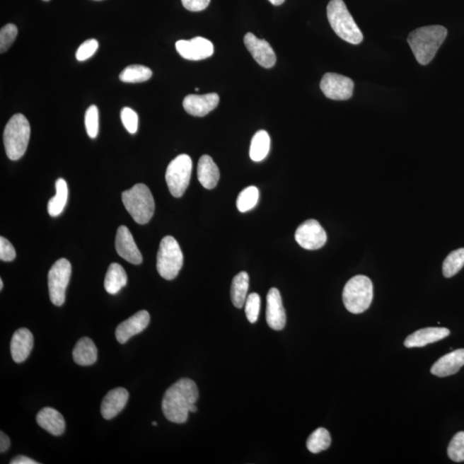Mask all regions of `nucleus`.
<instances>
[{
	"label": "nucleus",
	"mask_w": 464,
	"mask_h": 464,
	"mask_svg": "<svg viewBox=\"0 0 464 464\" xmlns=\"http://www.w3.org/2000/svg\"><path fill=\"white\" fill-rule=\"evenodd\" d=\"M199 390L197 385L190 378H182L166 392L162 401V410L168 421L183 424L190 413H195Z\"/></svg>",
	"instance_id": "obj_1"
},
{
	"label": "nucleus",
	"mask_w": 464,
	"mask_h": 464,
	"mask_svg": "<svg viewBox=\"0 0 464 464\" xmlns=\"http://www.w3.org/2000/svg\"><path fill=\"white\" fill-rule=\"evenodd\" d=\"M445 27L431 25L419 28L412 31L407 37L416 61L421 65L429 64L447 37Z\"/></svg>",
	"instance_id": "obj_2"
},
{
	"label": "nucleus",
	"mask_w": 464,
	"mask_h": 464,
	"mask_svg": "<svg viewBox=\"0 0 464 464\" xmlns=\"http://www.w3.org/2000/svg\"><path fill=\"white\" fill-rule=\"evenodd\" d=\"M327 16L332 29L340 38L354 45L362 42V32L343 0H331L327 7Z\"/></svg>",
	"instance_id": "obj_3"
},
{
	"label": "nucleus",
	"mask_w": 464,
	"mask_h": 464,
	"mask_svg": "<svg viewBox=\"0 0 464 464\" xmlns=\"http://www.w3.org/2000/svg\"><path fill=\"white\" fill-rule=\"evenodd\" d=\"M30 138V125L25 115L16 114L10 119L4 131V145L7 157L18 160L26 153Z\"/></svg>",
	"instance_id": "obj_4"
},
{
	"label": "nucleus",
	"mask_w": 464,
	"mask_h": 464,
	"mask_svg": "<svg viewBox=\"0 0 464 464\" xmlns=\"http://www.w3.org/2000/svg\"><path fill=\"white\" fill-rule=\"evenodd\" d=\"M124 207L136 223L146 225L155 211V202L149 187L145 184H136L132 189L124 191L122 195Z\"/></svg>",
	"instance_id": "obj_5"
},
{
	"label": "nucleus",
	"mask_w": 464,
	"mask_h": 464,
	"mask_svg": "<svg viewBox=\"0 0 464 464\" xmlns=\"http://www.w3.org/2000/svg\"><path fill=\"white\" fill-rule=\"evenodd\" d=\"M373 298V285L365 275L354 276L344 287L342 299L346 309L361 314L370 307Z\"/></svg>",
	"instance_id": "obj_6"
},
{
	"label": "nucleus",
	"mask_w": 464,
	"mask_h": 464,
	"mask_svg": "<svg viewBox=\"0 0 464 464\" xmlns=\"http://www.w3.org/2000/svg\"><path fill=\"white\" fill-rule=\"evenodd\" d=\"M183 265V254L179 243L171 236L162 239L157 255V269L160 276L172 281Z\"/></svg>",
	"instance_id": "obj_7"
},
{
	"label": "nucleus",
	"mask_w": 464,
	"mask_h": 464,
	"mask_svg": "<svg viewBox=\"0 0 464 464\" xmlns=\"http://www.w3.org/2000/svg\"><path fill=\"white\" fill-rule=\"evenodd\" d=\"M192 167V159L187 154L178 156L168 166L166 179L170 194L174 197H182L185 193L190 182Z\"/></svg>",
	"instance_id": "obj_8"
},
{
	"label": "nucleus",
	"mask_w": 464,
	"mask_h": 464,
	"mask_svg": "<svg viewBox=\"0 0 464 464\" xmlns=\"http://www.w3.org/2000/svg\"><path fill=\"white\" fill-rule=\"evenodd\" d=\"M71 274V266L68 260L62 258L55 262L49 273V290L51 302L62 306L66 300V291Z\"/></svg>",
	"instance_id": "obj_9"
},
{
	"label": "nucleus",
	"mask_w": 464,
	"mask_h": 464,
	"mask_svg": "<svg viewBox=\"0 0 464 464\" xmlns=\"http://www.w3.org/2000/svg\"><path fill=\"white\" fill-rule=\"evenodd\" d=\"M320 88L326 98L345 101L353 95L354 83L346 76L327 73L323 76Z\"/></svg>",
	"instance_id": "obj_10"
},
{
	"label": "nucleus",
	"mask_w": 464,
	"mask_h": 464,
	"mask_svg": "<svg viewBox=\"0 0 464 464\" xmlns=\"http://www.w3.org/2000/svg\"><path fill=\"white\" fill-rule=\"evenodd\" d=\"M295 239L303 249L315 250L325 245L327 234L317 220L309 219L298 227Z\"/></svg>",
	"instance_id": "obj_11"
},
{
	"label": "nucleus",
	"mask_w": 464,
	"mask_h": 464,
	"mask_svg": "<svg viewBox=\"0 0 464 464\" xmlns=\"http://www.w3.org/2000/svg\"><path fill=\"white\" fill-rule=\"evenodd\" d=\"M175 49L182 58L189 61H202L211 57L214 52L213 43L201 37H195L190 41L181 40L175 43Z\"/></svg>",
	"instance_id": "obj_12"
},
{
	"label": "nucleus",
	"mask_w": 464,
	"mask_h": 464,
	"mask_svg": "<svg viewBox=\"0 0 464 464\" xmlns=\"http://www.w3.org/2000/svg\"><path fill=\"white\" fill-rule=\"evenodd\" d=\"M115 250L120 257L126 261L139 265L142 263L143 257L138 249L129 228L121 226L118 228L115 238Z\"/></svg>",
	"instance_id": "obj_13"
},
{
	"label": "nucleus",
	"mask_w": 464,
	"mask_h": 464,
	"mask_svg": "<svg viewBox=\"0 0 464 464\" xmlns=\"http://www.w3.org/2000/svg\"><path fill=\"white\" fill-rule=\"evenodd\" d=\"M245 42L247 50L255 61L257 62L260 66L265 68H271L275 65L276 55L270 44L263 39H259L254 34L247 33L245 35Z\"/></svg>",
	"instance_id": "obj_14"
},
{
	"label": "nucleus",
	"mask_w": 464,
	"mask_h": 464,
	"mask_svg": "<svg viewBox=\"0 0 464 464\" xmlns=\"http://www.w3.org/2000/svg\"><path fill=\"white\" fill-rule=\"evenodd\" d=\"M266 319L269 326L274 330H282L286 326V311L281 293L276 288H271L267 296Z\"/></svg>",
	"instance_id": "obj_15"
},
{
	"label": "nucleus",
	"mask_w": 464,
	"mask_h": 464,
	"mask_svg": "<svg viewBox=\"0 0 464 464\" xmlns=\"http://www.w3.org/2000/svg\"><path fill=\"white\" fill-rule=\"evenodd\" d=\"M150 323V314L141 311L126 321L122 322L115 330V337L121 344H125L133 336L141 333Z\"/></svg>",
	"instance_id": "obj_16"
},
{
	"label": "nucleus",
	"mask_w": 464,
	"mask_h": 464,
	"mask_svg": "<svg viewBox=\"0 0 464 464\" xmlns=\"http://www.w3.org/2000/svg\"><path fill=\"white\" fill-rule=\"evenodd\" d=\"M219 103L217 93L206 95H189L183 100V108L187 113L197 117H203L216 109Z\"/></svg>",
	"instance_id": "obj_17"
},
{
	"label": "nucleus",
	"mask_w": 464,
	"mask_h": 464,
	"mask_svg": "<svg viewBox=\"0 0 464 464\" xmlns=\"http://www.w3.org/2000/svg\"><path fill=\"white\" fill-rule=\"evenodd\" d=\"M34 345V337L29 330L19 329L11 341V357L16 363H23L29 357Z\"/></svg>",
	"instance_id": "obj_18"
},
{
	"label": "nucleus",
	"mask_w": 464,
	"mask_h": 464,
	"mask_svg": "<svg viewBox=\"0 0 464 464\" xmlns=\"http://www.w3.org/2000/svg\"><path fill=\"white\" fill-rule=\"evenodd\" d=\"M129 398V392L124 388H116V389L110 390L102 402L103 417L105 419L115 418L126 407Z\"/></svg>",
	"instance_id": "obj_19"
},
{
	"label": "nucleus",
	"mask_w": 464,
	"mask_h": 464,
	"mask_svg": "<svg viewBox=\"0 0 464 464\" xmlns=\"http://www.w3.org/2000/svg\"><path fill=\"white\" fill-rule=\"evenodd\" d=\"M464 366V349H458L440 358L431 368V373L445 378L458 373Z\"/></svg>",
	"instance_id": "obj_20"
},
{
	"label": "nucleus",
	"mask_w": 464,
	"mask_h": 464,
	"mask_svg": "<svg viewBox=\"0 0 464 464\" xmlns=\"http://www.w3.org/2000/svg\"><path fill=\"white\" fill-rule=\"evenodd\" d=\"M449 335L450 330L446 327H426L407 336L404 345L409 348L422 347L445 339Z\"/></svg>",
	"instance_id": "obj_21"
},
{
	"label": "nucleus",
	"mask_w": 464,
	"mask_h": 464,
	"mask_svg": "<svg viewBox=\"0 0 464 464\" xmlns=\"http://www.w3.org/2000/svg\"><path fill=\"white\" fill-rule=\"evenodd\" d=\"M37 422L42 429L52 435L59 436L66 430V422L59 411L53 407H44L37 415Z\"/></svg>",
	"instance_id": "obj_22"
},
{
	"label": "nucleus",
	"mask_w": 464,
	"mask_h": 464,
	"mask_svg": "<svg viewBox=\"0 0 464 464\" xmlns=\"http://www.w3.org/2000/svg\"><path fill=\"white\" fill-rule=\"evenodd\" d=\"M197 175L199 182L207 190H213L219 182V170L214 159L208 155H203L199 160Z\"/></svg>",
	"instance_id": "obj_23"
},
{
	"label": "nucleus",
	"mask_w": 464,
	"mask_h": 464,
	"mask_svg": "<svg viewBox=\"0 0 464 464\" xmlns=\"http://www.w3.org/2000/svg\"><path fill=\"white\" fill-rule=\"evenodd\" d=\"M73 358L79 366H91L98 361V348L89 337H83L76 344Z\"/></svg>",
	"instance_id": "obj_24"
},
{
	"label": "nucleus",
	"mask_w": 464,
	"mask_h": 464,
	"mask_svg": "<svg viewBox=\"0 0 464 464\" xmlns=\"http://www.w3.org/2000/svg\"><path fill=\"white\" fill-rule=\"evenodd\" d=\"M127 284L126 271L118 263H112L107 271L104 287L108 294H117Z\"/></svg>",
	"instance_id": "obj_25"
},
{
	"label": "nucleus",
	"mask_w": 464,
	"mask_h": 464,
	"mask_svg": "<svg viewBox=\"0 0 464 464\" xmlns=\"http://www.w3.org/2000/svg\"><path fill=\"white\" fill-rule=\"evenodd\" d=\"M250 277L246 272H241L236 275L231 283V298L235 307L241 309L245 305L248 290H249Z\"/></svg>",
	"instance_id": "obj_26"
},
{
	"label": "nucleus",
	"mask_w": 464,
	"mask_h": 464,
	"mask_svg": "<svg viewBox=\"0 0 464 464\" xmlns=\"http://www.w3.org/2000/svg\"><path fill=\"white\" fill-rule=\"evenodd\" d=\"M270 137L266 131H258L252 139L250 149V158L254 162H261L267 158L270 150Z\"/></svg>",
	"instance_id": "obj_27"
},
{
	"label": "nucleus",
	"mask_w": 464,
	"mask_h": 464,
	"mask_svg": "<svg viewBox=\"0 0 464 464\" xmlns=\"http://www.w3.org/2000/svg\"><path fill=\"white\" fill-rule=\"evenodd\" d=\"M56 195L47 204V211L51 217L61 215L67 202L68 189L65 180L59 178L55 184Z\"/></svg>",
	"instance_id": "obj_28"
},
{
	"label": "nucleus",
	"mask_w": 464,
	"mask_h": 464,
	"mask_svg": "<svg viewBox=\"0 0 464 464\" xmlns=\"http://www.w3.org/2000/svg\"><path fill=\"white\" fill-rule=\"evenodd\" d=\"M330 445L331 437L329 431L323 427L314 431L306 442L307 449L314 454L329 449Z\"/></svg>",
	"instance_id": "obj_29"
},
{
	"label": "nucleus",
	"mask_w": 464,
	"mask_h": 464,
	"mask_svg": "<svg viewBox=\"0 0 464 464\" xmlns=\"http://www.w3.org/2000/svg\"><path fill=\"white\" fill-rule=\"evenodd\" d=\"M153 76V71L145 66L131 65L124 69L119 78L124 83H142Z\"/></svg>",
	"instance_id": "obj_30"
},
{
	"label": "nucleus",
	"mask_w": 464,
	"mask_h": 464,
	"mask_svg": "<svg viewBox=\"0 0 464 464\" xmlns=\"http://www.w3.org/2000/svg\"><path fill=\"white\" fill-rule=\"evenodd\" d=\"M464 266V248L452 251L443 263V274L451 278L458 273Z\"/></svg>",
	"instance_id": "obj_31"
},
{
	"label": "nucleus",
	"mask_w": 464,
	"mask_h": 464,
	"mask_svg": "<svg viewBox=\"0 0 464 464\" xmlns=\"http://www.w3.org/2000/svg\"><path fill=\"white\" fill-rule=\"evenodd\" d=\"M259 190L257 187L250 186L239 194L237 199V207L241 213L253 209L259 201Z\"/></svg>",
	"instance_id": "obj_32"
},
{
	"label": "nucleus",
	"mask_w": 464,
	"mask_h": 464,
	"mask_svg": "<svg viewBox=\"0 0 464 464\" xmlns=\"http://www.w3.org/2000/svg\"><path fill=\"white\" fill-rule=\"evenodd\" d=\"M447 451L452 461L457 463L464 461V431H459L454 436Z\"/></svg>",
	"instance_id": "obj_33"
},
{
	"label": "nucleus",
	"mask_w": 464,
	"mask_h": 464,
	"mask_svg": "<svg viewBox=\"0 0 464 464\" xmlns=\"http://www.w3.org/2000/svg\"><path fill=\"white\" fill-rule=\"evenodd\" d=\"M85 123L89 137L97 138L99 131V112L97 106L91 105L88 108L86 112Z\"/></svg>",
	"instance_id": "obj_34"
},
{
	"label": "nucleus",
	"mask_w": 464,
	"mask_h": 464,
	"mask_svg": "<svg viewBox=\"0 0 464 464\" xmlns=\"http://www.w3.org/2000/svg\"><path fill=\"white\" fill-rule=\"evenodd\" d=\"M18 28L13 23H8L0 30V52L5 53L10 49L17 37Z\"/></svg>",
	"instance_id": "obj_35"
},
{
	"label": "nucleus",
	"mask_w": 464,
	"mask_h": 464,
	"mask_svg": "<svg viewBox=\"0 0 464 464\" xmlns=\"http://www.w3.org/2000/svg\"><path fill=\"white\" fill-rule=\"evenodd\" d=\"M260 309H261V298L259 294L253 293L248 296L245 302V314L250 323L257 322Z\"/></svg>",
	"instance_id": "obj_36"
},
{
	"label": "nucleus",
	"mask_w": 464,
	"mask_h": 464,
	"mask_svg": "<svg viewBox=\"0 0 464 464\" xmlns=\"http://www.w3.org/2000/svg\"><path fill=\"white\" fill-rule=\"evenodd\" d=\"M122 122L130 134H134L138 130L139 117L137 113L129 107L123 108L121 113Z\"/></svg>",
	"instance_id": "obj_37"
},
{
	"label": "nucleus",
	"mask_w": 464,
	"mask_h": 464,
	"mask_svg": "<svg viewBox=\"0 0 464 464\" xmlns=\"http://www.w3.org/2000/svg\"><path fill=\"white\" fill-rule=\"evenodd\" d=\"M98 42L95 39L87 40L83 42L76 52V58L79 62H85L93 56L98 49Z\"/></svg>",
	"instance_id": "obj_38"
},
{
	"label": "nucleus",
	"mask_w": 464,
	"mask_h": 464,
	"mask_svg": "<svg viewBox=\"0 0 464 464\" xmlns=\"http://www.w3.org/2000/svg\"><path fill=\"white\" fill-rule=\"evenodd\" d=\"M16 258V250L5 238H0V259L3 262H13Z\"/></svg>",
	"instance_id": "obj_39"
},
{
	"label": "nucleus",
	"mask_w": 464,
	"mask_h": 464,
	"mask_svg": "<svg viewBox=\"0 0 464 464\" xmlns=\"http://www.w3.org/2000/svg\"><path fill=\"white\" fill-rule=\"evenodd\" d=\"M211 0H182L184 7L190 11H202L207 9Z\"/></svg>",
	"instance_id": "obj_40"
},
{
	"label": "nucleus",
	"mask_w": 464,
	"mask_h": 464,
	"mask_svg": "<svg viewBox=\"0 0 464 464\" xmlns=\"http://www.w3.org/2000/svg\"><path fill=\"white\" fill-rule=\"evenodd\" d=\"M11 446L10 439L7 437L6 434H4L3 431L0 433V452L4 453L9 449Z\"/></svg>",
	"instance_id": "obj_41"
},
{
	"label": "nucleus",
	"mask_w": 464,
	"mask_h": 464,
	"mask_svg": "<svg viewBox=\"0 0 464 464\" xmlns=\"http://www.w3.org/2000/svg\"><path fill=\"white\" fill-rule=\"evenodd\" d=\"M11 464H37V461H35V460L31 459L30 458L25 457V456H18V457H16L11 461L10 462Z\"/></svg>",
	"instance_id": "obj_42"
},
{
	"label": "nucleus",
	"mask_w": 464,
	"mask_h": 464,
	"mask_svg": "<svg viewBox=\"0 0 464 464\" xmlns=\"http://www.w3.org/2000/svg\"><path fill=\"white\" fill-rule=\"evenodd\" d=\"M269 1L272 5L281 6L284 2H285V0H269Z\"/></svg>",
	"instance_id": "obj_43"
},
{
	"label": "nucleus",
	"mask_w": 464,
	"mask_h": 464,
	"mask_svg": "<svg viewBox=\"0 0 464 464\" xmlns=\"http://www.w3.org/2000/svg\"><path fill=\"white\" fill-rule=\"evenodd\" d=\"M4 287V283L2 279H0V290H2Z\"/></svg>",
	"instance_id": "obj_44"
},
{
	"label": "nucleus",
	"mask_w": 464,
	"mask_h": 464,
	"mask_svg": "<svg viewBox=\"0 0 464 464\" xmlns=\"http://www.w3.org/2000/svg\"><path fill=\"white\" fill-rule=\"evenodd\" d=\"M153 426H158V423H157V422H153Z\"/></svg>",
	"instance_id": "obj_45"
},
{
	"label": "nucleus",
	"mask_w": 464,
	"mask_h": 464,
	"mask_svg": "<svg viewBox=\"0 0 464 464\" xmlns=\"http://www.w3.org/2000/svg\"><path fill=\"white\" fill-rule=\"evenodd\" d=\"M199 88H195V91H199Z\"/></svg>",
	"instance_id": "obj_46"
},
{
	"label": "nucleus",
	"mask_w": 464,
	"mask_h": 464,
	"mask_svg": "<svg viewBox=\"0 0 464 464\" xmlns=\"http://www.w3.org/2000/svg\"><path fill=\"white\" fill-rule=\"evenodd\" d=\"M43 1L47 2V1H50V0H43Z\"/></svg>",
	"instance_id": "obj_47"
}]
</instances>
